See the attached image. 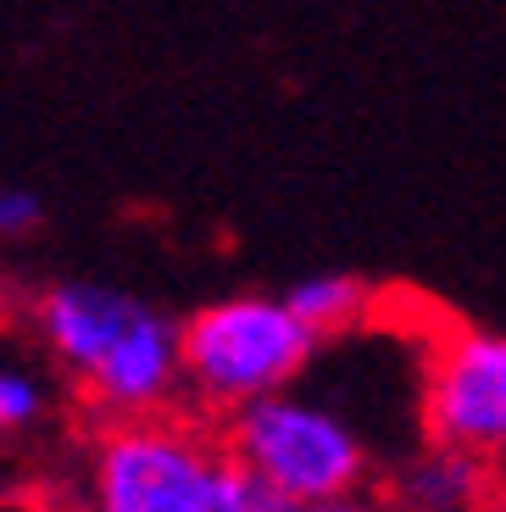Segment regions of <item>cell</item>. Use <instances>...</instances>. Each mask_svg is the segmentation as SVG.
<instances>
[{"mask_svg":"<svg viewBox=\"0 0 506 512\" xmlns=\"http://www.w3.org/2000/svg\"><path fill=\"white\" fill-rule=\"evenodd\" d=\"M28 329L106 418H151L184 396V323L101 279L34 290Z\"/></svg>","mask_w":506,"mask_h":512,"instance_id":"obj_1","label":"cell"},{"mask_svg":"<svg viewBox=\"0 0 506 512\" xmlns=\"http://www.w3.org/2000/svg\"><path fill=\"white\" fill-rule=\"evenodd\" d=\"M89 512H290L228 440L178 418H117L89 457Z\"/></svg>","mask_w":506,"mask_h":512,"instance_id":"obj_2","label":"cell"},{"mask_svg":"<svg viewBox=\"0 0 506 512\" xmlns=\"http://www.w3.org/2000/svg\"><path fill=\"white\" fill-rule=\"evenodd\" d=\"M323 351V334L290 307V295H223L184 318V396L201 412H240L279 396Z\"/></svg>","mask_w":506,"mask_h":512,"instance_id":"obj_3","label":"cell"},{"mask_svg":"<svg viewBox=\"0 0 506 512\" xmlns=\"http://www.w3.org/2000/svg\"><path fill=\"white\" fill-rule=\"evenodd\" d=\"M223 440L284 507L351 496L373 479V451L356 435V423L312 396H295V390L228 412Z\"/></svg>","mask_w":506,"mask_h":512,"instance_id":"obj_4","label":"cell"},{"mask_svg":"<svg viewBox=\"0 0 506 512\" xmlns=\"http://www.w3.org/2000/svg\"><path fill=\"white\" fill-rule=\"evenodd\" d=\"M423 429L434 440L506 462V334L445 329L429 351Z\"/></svg>","mask_w":506,"mask_h":512,"instance_id":"obj_5","label":"cell"},{"mask_svg":"<svg viewBox=\"0 0 506 512\" xmlns=\"http://www.w3.org/2000/svg\"><path fill=\"white\" fill-rule=\"evenodd\" d=\"M495 496V457L451 440H423L390 468L384 501L395 512H484Z\"/></svg>","mask_w":506,"mask_h":512,"instance_id":"obj_6","label":"cell"},{"mask_svg":"<svg viewBox=\"0 0 506 512\" xmlns=\"http://www.w3.org/2000/svg\"><path fill=\"white\" fill-rule=\"evenodd\" d=\"M284 295H290V307L301 312L323 340L356 329V323L367 318V307H373V290H367V279H356V273H306V279L290 284Z\"/></svg>","mask_w":506,"mask_h":512,"instance_id":"obj_7","label":"cell"},{"mask_svg":"<svg viewBox=\"0 0 506 512\" xmlns=\"http://www.w3.org/2000/svg\"><path fill=\"white\" fill-rule=\"evenodd\" d=\"M51 412V390L34 368H6L0 373V429L6 435H23V429H39Z\"/></svg>","mask_w":506,"mask_h":512,"instance_id":"obj_8","label":"cell"},{"mask_svg":"<svg viewBox=\"0 0 506 512\" xmlns=\"http://www.w3.org/2000/svg\"><path fill=\"white\" fill-rule=\"evenodd\" d=\"M39 229H45V201L34 190H23V184H12V190L0 195V234L6 240H28Z\"/></svg>","mask_w":506,"mask_h":512,"instance_id":"obj_9","label":"cell"},{"mask_svg":"<svg viewBox=\"0 0 506 512\" xmlns=\"http://www.w3.org/2000/svg\"><path fill=\"white\" fill-rule=\"evenodd\" d=\"M290 512H395L390 501H373L367 490H351V496H329V501H301Z\"/></svg>","mask_w":506,"mask_h":512,"instance_id":"obj_10","label":"cell"}]
</instances>
